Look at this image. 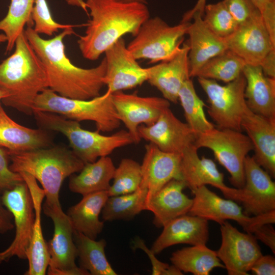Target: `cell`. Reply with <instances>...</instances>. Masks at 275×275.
Wrapping results in <instances>:
<instances>
[{
	"mask_svg": "<svg viewBox=\"0 0 275 275\" xmlns=\"http://www.w3.org/2000/svg\"><path fill=\"white\" fill-rule=\"evenodd\" d=\"M241 125L253 145L255 160L274 178L275 119L262 116L249 109L242 118Z\"/></svg>",
	"mask_w": 275,
	"mask_h": 275,
	"instance_id": "7402d4cb",
	"label": "cell"
},
{
	"mask_svg": "<svg viewBox=\"0 0 275 275\" xmlns=\"http://www.w3.org/2000/svg\"><path fill=\"white\" fill-rule=\"evenodd\" d=\"M191 192L194 198L188 214L213 221L219 225L227 220H233L245 232L253 235L263 225L275 223L274 211L258 215L248 216L234 201L220 197L206 185Z\"/></svg>",
	"mask_w": 275,
	"mask_h": 275,
	"instance_id": "30bf717a",
	"label": "cell"
},
{
	"mask_svg": "<svg viewBox=\"0 0 275 275\" xmlns=\"http://www.w3.org/2000/svg\"><path fill=\"white\" fill-rule=\"evenodd\" d=\"M263 16L275 12V0H250Z\"/></svg>",
	"mask_w": 275,
	"mask_h": 275,
	"instance_id": "7dc6e473",
	"label": "cell"
},
{
	"mask_svg": "<svg viewBox=\"0 0 275 275\" xmlns=\"http://www.w3.org/2000/svg\"><path fill=\"white\" fill-rule=\"evenodd\" d=\"M189 47L184 43L171 58L146 68L148 82L157 89L163 97L176 103L183 83L190 78L188 54Z\"/></svg>",
	"mask_w": 275,
	"mask_h": 275,
	"instance_id": "d6986e66",
	"label": "cell"
},
{
	"mask_svg": "<svg viewBox=\"0 0 275 275\" xmlns=\"http://www.w3.org/2000/svg\"><path fill=\"white\" fill-rule=\"evenodd\" d=\"M134 249L142 250L149 257L152 265V274L153 275H182L183 272L175 266L162 262L158 260L155 254L145 244L143 240L139 237L133 241Z\"/></svg>",
	"mask_w": 275,
	"mask_h": 275,
	"instance_id": "ab89813d",
	"label": "cell"
},
{
	"mask_svg": "<svg viewBox=\"0 0 275 275\" xmlns=\"http://www.w3.org/2000/svg\"><path fill=\"white\" fill-rule=\"evenodd\" d=\"M33 111L57 114L78 122L93 121L99 132L113 131L121 124L113 102L112 93L107 90L102 95L81 100L61 96L47 88L36 97Z\"/></svg>",
	"mask_w": 275,
	"mask_h": 275,
	"instance_id": "8992f818",
	"label": "cell"
},
{
	"mask_svg": "<svg viewBox=\"0 0 275 275\" xmlns=\"http://www.w3.org/2000/svg\"><path fill=\"white\" fill-rule=\"evenodd\" d=\"M125 1H139V2H143L147 4L146 0H125Z\"/></svg>",
	"mask_w": 275,
	"mask_h": 275,
	"instance_id": "f5cc1de1",
	"label": "cell"
},
{
	"mask_svg": "<svg viewBox=\"0 0 275 275\" xmlns=\"http://www.w3.org/2000/svg\"><path fill=\"white\" fill-rule=\"evenodd\" d=\"M145 148V153L141 165V185L147 188V200L171 180H182L181 155L164 152L151 143L146 144Z\"/></svg>",
	"mask_w": 275,
	"mask_h": 275,
	"instance_id": "ffe728a7",
	"label": "cell"
},
{
	"mask_svg": "<svg viewBox=\"0 0 275 275\" xmlns=\"http://www.w3.org/2000/svg\"><path fill=\"white\" fill-rule=\"evenodd\" d=\"M228 49L250 65H260L265 56L275 49L259 10L238 24L235 31L224 38Z\"/></svg>",
	"mask_w": 275,
	"mask_h": 275,
	"instance_id": "2e32d148",
	"label": "cell"
},
{
	"mask_svg": "<svg viewBox=\"0 0 275 275\" xmlns=\"http://www.w3.org/2000/svg\"><path fill=\"white\" fill-rule=\"evenodd\" d=\"M223 2L238 24L247 20L259 10L250 0H223Z\"/></svg>",
	"mask_w": 275,
	"mask_h": 275,
	"instance_id": "60d3db41",
	"label": "cell"
},
{
	"mask_svg": "<svg viewBox=\"0 0 275 275\" xmlns=\"http://www.w3.org/2000/svg\"><path fill=\"white\" fill-rule=\"evenodd\" d=\"M44 214L53 223L52 237L47 243L49 261L48 275H88L89 272L75 263L77 249L74 241V229L61 205L43 204Z\"/></svg>",
	"mask_w": 275,
	"mask_h": 275,
	"instance_id": "8fae6325",
	"label": "cell"
},
{
	"mask_svg": "<svg viewBox=\"0 0 275 275\" xmlns=\"http://www.w3.org/2000/svg\"><path fill=\"white\" fill-rule=\"evenodd\" d=\"M25 36L45 70L48 88L58 95L71 99L88 100L97 97L104 85L106 62L104 58L93 68L75 66L66 56L64 38L74 33L66 29L54 37L44 39L32 27L24 30Z\"/></svg>",
	"mask_w": 275,
	"mask_h": 275,
	"instance_id": "6da1fadb",
	"label": "cell"
},
{
	"mask_svg": "<svg viewBox=\"0 0 275 275\" xmlns=\"http://www.w3.org/2000/svg\"><path fill=\"white\" fill-rule=\"evenodd\" d=\"M162 228L150 249L155 255L174 245L206 244L209 239L208 221L197 216L187 214L179 216Z\"/></svg>",
	"mask_w": 275,
	"mask_h": 275,
	"instance_id": "603a6c76",
	"label": "cell"
},
{
	"mask_svg": "<svg viewBox=\"0 0 275 275\" xmlns=\"http://www.w3.org/2000/svg\"><path fill=\"white\" fill-rule=\"evenodd\" d=\"M141 139L152 143L164 152L181 154L195 145L197 137L188 125L178 119L170 107L165 109L152 125L138 127Z\"/></svg>",
	"mask_w": 275,
	"mask_h": 275,
	"instance_id": "ac0fdd59",
	"label": "cell"
},
{
	"mask_svg": "<svg viewBox=\"0 0 275 275\" xmlns=\"http://www.w3.org/2000/svg\"><path fill=\"white\" fill-rule=\"evenodd\" d=\"M31 17L35 23L34 31L49 36L58 32L59 29L73 28L76 25L60 24L55 21L50 13L46 0H35Z\"/></svg>",
	"mask_w": 275,
	"mask_h": 275,
	"instance_id": "f35d334b",
	"label": "cell"
},
{
	"mask_svg": "<svg viewBox=\"0 0 275 275\" xmlns=\"http://www.w3.org/2000/svg\"><path fill=\"white\" fill-rule=\"evenodd\" d=\"M115 167L112 159L103 156L93 162L86 163L78 175H72L70 190L82 196L92 193L107 191L113 179Z\"/></svg>",
	"mask_w": 275,
	"mask_h": 275,
	"instance_id": "f546056e",
	"label": "cell"
},
{
	"mask_svg": "<svg viewBox=\"0 0 275 275\" xmlns=\"http://www.w3.org/2000/svg\"><path fill=\"white\" fill-rule=\"evenodd\" d=\"M104 53L106 68L103 82L112 93L131 89L147 81V68L139 64L123 38L117 40Z\"/></svg>",
	"mask_w": 275,
	"mask_h": 275,
	"instance_id": "e0dca14e",
	"label": "cell"
},
{
	"mask_svg": "<svg viewBox=\"0 0 275 275\" xmlns=\"http://www.w3.org/2000/svg\"><path fill=\"white\" fill-rule=\"evenodd\" d=\"M114 181L107 190L109 196L132 193L137 190L142 181L141 166L128 158L122 159L115 169Z\"/></svg>",
	"mask_w": 275,
	"mask_h": 275,
	"instance_id": "8d00e7d4",
	"label": "cell"
},
{
	"mask_svg": "<svg viewBox=\"0 0 275 275\" xmlns=\"http://www.w3.org/2000/svg\"><path fill=\"white\" fill-rule=\"evenodd\" d=\"M186 34L189 36L188 58L189 76L195 77L199 69L209 59L228 49L225 40L212 32L198 13L193 16Z\"/></svg>",
	"mask_w": 275,
	"mask_h": 275,
	"instance_id": "484cf974",
	"label": "cell"
},
{
	"mask_svg": "<svg viewBox=\"0 0 275 275\" xmlns=\"http://www.w3.org/2000/svg\"><path fill=\"white\" fill-rule=\"evenodd\" d=\"M0 190V233H5L13 229L14 227L13 215L2 202Z\"/></svg>",
	"mask_w": 275,
	"mask_h": 275,
	"instance_id": "f6af8a7d",
	"label": "cell"
},
{
	"mask_svg": "<svg viewBox=\"0 0 275 275\" xmlns=\"http://www.w3.org/2000/svg\"><path fill=\"white\" fill-rule=\"evenodd\" d=\"M33 114L40 128L64 134L73 152L85 163L94 162L98 158L109 155L117 148L134 143L127 130H120L104 135L97 130L83 129L79 122L57 114L34 111Z\"/></svg>",
	"mask_w": 275,
	"mask_h": 275,
	"instance_id": "5b68a950",
	"label": "cell"
},
{
	"mask_svg": "<svg viewBox=\"0 0 275 275\" xmlns=\"http://www.w3.org/2000/svg\"><path fill=\"white\" fill-rule=\"evenodd\" d=\"M257 240L261 241L275 253V231L271 224H266L253 234Z\"/></svg>",
	"mask_w": 275,
	"mask_h": 275,
	"instance_id": "ee69618b",
	"label": "cell"
},
{
	"mask_svg": "<svg viewBox=\"0 0 275 275\" xmlns=\"http://www.w3.org/2000/svg\"><path fill=\"white\" fill-rule=\"evenodd\" d=\"M243 169L244 185L237 188L234 201L241 203L248 216L275 211V183L272 177L249 155Z\"/></svg>",
	"mask_w": 275,
	"mask_h": 275,
	"instance_id": "4fadbf2b",
	"label": "cell"
},
{
	"mask_svg": "<svg viewBox=\"0 0 275 275\" xmlns=\"http://www.w3.org/2000/svg\"><path fill=\"white\" fill-rule=\"evenodd\" d=\"M246 63L229 49L207 61L195 77L218 80L228 83L242 73Z\"/></svg>",
	"mask_w": 275,
	"mask_h": 275,
	"instance_id": "836d02e7",
	"label": "cell"
},
{
	"mask_svg": "<svg viewBox=\"0 0 275 275\" xmlns=\"http://www.w3.org/2000/svg\"><path fill=\"white\" fill-rule=\"evenodd\" d=\"M242 74L246 80L244 97L249 109L275 119V78L266 76L259 65L246 64Z\"/></svg>",
	"mask_w": 275,
	"mask_h": 275,
	"instance_id": "4316f807",
	"label": "cell"
},
{
	"mask_svg": "<svg viewBox=\"0 0 275 275\" xmlns=\"http://www.w3.org/2000/svg\"><path fill=\"white\" fill-rule=\"evenodd\" d=\"M206 5V0H198L194 7L184 14L181 21L189 22L196 13H199L203 17Z\"/></svg>",
	"mask_w": 275,
	"mask_h": 275,
	"instance_id": "c3c4849f",
	"label": "cell"
},
{
	"mask_svg": "<svg viewBox=\"0 0 275 275\" xmlns=\"http://www.w3.org/2000/svg\"><path fill=\"white\" fill-rule=\"evenodd\" d=\"M9 94L5 90L0 88V103L2 100L9 97Z\"/></svg>",
	"mask_w": 275,
	"mask_h": 275,
	"instance_id": "f907efd6",
	"label": "cell"
},
{
	"mask_svg": "<svg viewBox=\"0 0 275 275\" xmlns=\"http://www.w3.org/2000/svg\"><path fill=\"white\" fill-rule=\"evenodd\" d=\"M221 225V245L216 251L229 275H247L262 255L257 239L251 234L242 233L227 221Z\"/></svg>",
	"mask_w": 275,
	"mask_h": 275,
	"instance_id": "5bb4252c",
	"label": "cell"
},
{
	"mask_svg": "<svg viewBox=\"0 0 275 275\" xmlns=\"http://www.w3.org/2000/svg\"><path fill=\"white\" fill-rule=\"evenodd\" d=\"M26 183L33 203L35 222L33 233L26 257L29 262L28 270L25 275H44L46 274L49 261L47 242L42 229L41 213L42 202L45 197V192L40 187L37 180L25 172L19 173Z\"/></svg>",
	"mask_w": 275,
	"mask_h": 275,
	"instance_id": "d4e9b609",
	"label": "cell"
},
{
	"mask_svg": "<svg viewBox=\"0 0 275 275\" xmlns=\"http://www.w3.org/2000/svg\"><path fill=\"white\" fill-rule=\"evenodd\" d=\"M7 42V37L4 34H0V44Z\"/></svg>",
	"mask_w": 275,
	"mask_h": 275,
	"instance_id": "816d5d0a",
	"label": "cell"
},
{
	"mask_svg": "<svg viewBox=\"0 0 275 275\" xmlns=\"http://www.w3.org/2000/svg\"><path fill=\"white\" fill-rule=\"evenodd\" d=\"M112 99L120 121L123 123L135 144L141 139L139 126L152 125L170 106V102L163 97H143L123 91L112 93Z\"/></svg>",
	"mask_w": 275,
	"mask_h": 275,
	"instance_id": "9a60e30c",
	"label": "cell"
},
{
	"mask_svg": "<svg viewBox=\"0 0 275 275\" xmlns=\"http://www.w3.org/2000/svg\"><path fill=\"white\" fill-rule=\"evenodd\" d=\"M148 194L143 186L128 194L108 197L102 210L103 221L130 219L145 210Z\"/></svg>",
	"mask_w": 275,
	"mask_h": 275,
	"instance_id": "d6a6232c",
	"label": "cell"
},
{
	"mask_svg": "<svg viewBox=\"0 0 275 275\" xmlns=\"http://www.w3.org/2000/svg\"><path fill=\"white\" fill-rule=\"evenodd\" d=\"M66 1L68 4L80 7L87 12L85 2L83 0H66Z\"/></svg>",
	"mask_w": 275,
	"mask_h": 275,
	"instance_id": "681fc988",
	"label": "cell"
},
{
	"mask_svg": "<svg viewBox=\"0 0 275 275\" xmlns=\"http://www.w3.org/2000/svg\"><path fill=\"white\" fill-rule=\"evenodd\" d=\"M173 265L182 272L195 275H208L214 268H225L216 252L206 244L183 248L173 252L170 258Z\"/></svg>",
	"mask_w": 275,
	"mask_h": 275,
	"instance_id": "4dcf8cb0",
	"label": "cell"
},
{
	"mask_svg": "<svg viewBox=\"0 0 275 275\" xmlns=\"http://www.w3.org/2000/svg\"><path fill=\"white\" fill-rule=\"evenodd\" d=\"M34 3L35 0H11L7 14L0 21V31L7 37L6 53L13 49L25 24L33 26L31 13Z\"/></svg>",
	"mask_w": 275,
	"mask_h": 275,
	"instance_id": "e575fe53",
	"label": "cell"
},
{
	"mask_svg": "<svg viewBox=\"0 0 275 275\" xmlns=\"http://www.w3.org/2000/svg\"><path fill=\"white\" fill-rule=\"evenodd\" d=\"M189 22L171 26L159 17H149L140 26L127 47L136 60L151 63L167 60L181 47Z\"/></svg>",
	"mask_w": 275,
	"mask_h": 275,
	"instance_id": "52a82bcc",
	"label": "cell"
},
{
	"mask_svg": "<svg viewBox=\"0 0 275 275\" xmlns=\"http://www.w3.org/2000/svg\"><path fill=\"white\" fill-rule=\"evenodd\" d=\"M3 191L2 202L13 215L15 235L9 246L0 252V264L14 256L26 259L35 222L32 199L24 181Z\"/></svg>",
	"mask_w": 275,
	"mask_h": 275,
	"instance_id": "7c38bea8",
	"label": "cell"
},
{
	"mask_svg": "<svg viewBox=\"0 0 275 275\" xmlns=\"http://www.w3.org/2000/svg\"><path fill=\"white\" fill-rule=\"evenodd\" d=\"M196 147L211 150L218 161L230 175L229 180L235 188L244 185V161L253 150L251 140L241 131L215 127L197 135Z\"/></svg>",
	"mask_w": 275,
	"mask_h": 275,
	"instance_id": "ba28073f",
	"label": "cell"
},
{
	"mask_svg": "<svg viewBox=\"0 0 275 275\" xmlns=\"http://www.w3.org/2000/svg\"><path fill=\"white\" fill-rule=\"evenodd\" d=\"M73 238L80 268L92 275L117 274L106 258L105 239L96 240L75 231Z\"/></svg>",
	"mask_w": 275,
	"mask_h": 275,
	"instance_id": "1f68e13d",
	"label": "cell"
},
{
	"mask_svg": "<svg viewBox=\"0 0 275 275\" xmlns=\"http://www.w3.org/2000/svg\"><path fill=\"white\" fill-rule=\"evenodd\" d=\"M91 19L77 44L82 56L95 61L122 36L134 37L150 17L146 3L136 1L87 0Z\"/></svg>",
	"mask_w": 275,
	"mask_h": 275,
	"instance_id": "7a4b0ae2",
	"label": "cell"
},
{
	"mask_svg": "<svg viewBox=\"0 0 275 275\" xmlns=\"http://www.w3.org/2000/svg\"><path fill=\"white\" fill-rule=\"evenodd\" d=\"M15 51L0 64V88L9 94L2 100L7 106L27 115L33 114L37 95L48 88L44 66L22 32Z\"/></svg>",
	"mask_w": 275,
	"mask_h": 275,
	"instance_id": "3957f363",
	"label": "cell"
},
{
	"mask_svg": "<svg viewBox=\"0 0 275 275\" xmlns=\"http://www.w3.org/2000/svg\"><path fill=\"white\" fill-rule=\"evenodd\" d=\"M46 130L23 126L12 120L0 103V147L9 152H19L50 147Z\"/></svg>",
	"mask_w": 275,
	"mask_h": 275,
	"instance_id": "83f0119b",
	"label": "cell"
},
{
	"mask_svg": "<svg viewBox=\"0 0 275 275\" xmlns=\"http://www.w3.org/2000/svg\"><path fill=\"white\" fill-rule=\"evenodd\" d=\"M202 18L212 32L224 38L231 35L238 25L223 1L206 5Z\"/></svg>",
	"mask_w": 275,
	"mask_h": 275,
	"instance_id": "74e56055",
	"label": "cell"
},
{
	"mask_svg": "<svg viewBox=\"0 0 275 275\" xmlns=\"http://www.w3.org/2000/svg\"><path fill=\"white\" fill-rule=\"evenodd\" d=\"M108 197L107 191L92 193L83 196L79 202L70 207L67 214L74 230L96 239L104 227L99 215Z\"/></svg>",
	"mask_w": 275,
	"mask_h": 275,
	"instance_id": "f1b7e54d",
	"label": "cell"
},
{
	"mask_svg": "<svg viewBox=\"0 0 275 275\" xmlns=\"http://www.w3.org/2000/svg\"><path fill=\"white\" fill-rule=\"evenodd\" d=\"M198 149L193 145L181 154V175L186 187L192 191L202 186L211 185L219 189L227 199L233 200L236 188L225 184L224 174L215 162L205 157L200 158Z\"/></svg>",
	"mask_w": 275,
	"mask_h": 275,
	"instance_id": "44dd1931",
	"label": "cell"
},
{
	"mask_svg": "<svg viewBox=\"0 0 275 275\" xmlns=\"http://www.w3.org/2000/svg\"><path fill=\"white\" fill-rule=\"evenodd\" d=\"M7 153L11 161L10 169L18 174L26 173L38 180L45 192L44 204L49 205L60 204L59 193L63 181L80 172L85 164L72 150L65 147Z\"/></svg>",
	"mask_w": 275,
	"mask_h": 275,
	"instance_id": "277c9868",
	"label": "cell"
},
{
	"mask_svg": "<svg viewBox=\"0 0 275 275\" xmlns=\"http://www.w3.org/2000/svg\"><path fill=\"white\" fill-rule=\"evenodd\" d=\"M178 100L183 109L186 123L197 134L214 128L206 118L205 104L199 97L193 81L189 78L183 84L178 93Z\"/></svg>",
	"mask_w": 275,
	"mask_h": 275,
	"instance_id": "d590c367",
	"label": "cell"
},
{
	"mask_svg": "<svg viewBox=\"0 0 275 275\" xmlns=\"http://www.w3.org/2000/svg\"><path fill=\"white\" fill-rule=\"evenodd\" d=\"M259 66L266 76L275 78V49L265 56Z\"/></svg>",
	"mask_w": 275,
	"mask_h": 275,
	"instance_id": "bcb514c9",
	"label": "cell"
},
{
	"mask_svg": "<svg viewBox=\"0 0 275 275\" xmlns=\"http://www.w3.org/2000/svg\"><path fill=\"white\" fill-rule=\"evenodd\" d=\"M198 81L207 96L208 114L218 128L242 131V120L249 109L244 97L246 80L243 74L224 86L202 77H198Z\"/></svg>",
	"mask_w": 275,
	"mask_h": 275,
	"instance_id": "9c48e42d",
	"label": "cell"
},
{
	"mask_svg": "<svg viewBox=\"0 0 275 275\" xmlns=\"http://www.w3.org/2000/svg\"><path fill=\"white\" fill-rule=\"evenodd\" d=\"M6 149L0 147V190L2 191L12 188L24 181L19 174L10 169Z\"/></svg>",
	"mask_w": 275,
	"mask_h": 275,
	"instance_id": "b9f144b4",
	"label": "cell"
},
{
	"mask_svg": "<svg viewBox=\"0 0 275 275\" xmlns=\"http://www.w3.org/2000/svg\"><path fill=\"white\" fill-rule=\"evenodd\" d=\"M185 187L183 180L173 179L146 200L145 210L153 213V223L157 228L188 213L193 199L183 193Z\"/></svg>",
	"mask_w": 275,
	"mask_h": 275,
	"instance_id": "cb8c5ba5",
	"label": "cell"
},
{
	"mask_svg": "<svg viewBox=\"0 0 275 275\" xmlns=\"http://www.w3.org/2000/svg\"><path fill=\"white\" fill-rule=\"evenodd\" d=\"M251 270L257 275H274L275 258L274 256L262 255L254 262Z\"/></svg>",
	"mask_w": 275,
	"mask_h": 275,
	"instance_id": "7bdbcfd3",
	"label": "cell"
}]
</instances>
